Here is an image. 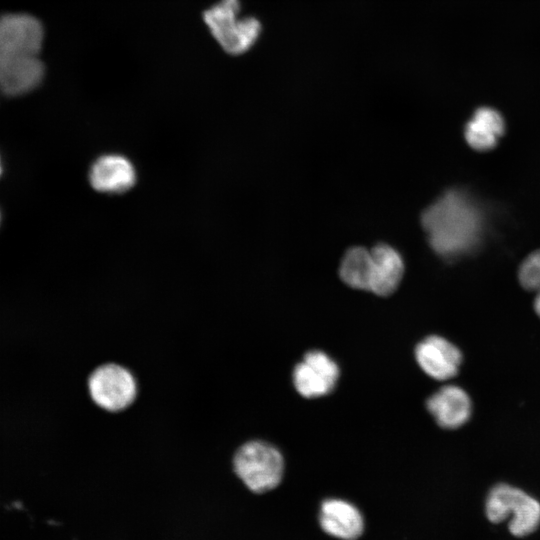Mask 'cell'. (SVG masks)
Wrapping results in <instances>:
<instances>
[{
    "instance_id": "cell-9",
    "label": "cell",
    "mask_w": 540,
    "mask_h": 540,
    "mask_svg": "<svg viewBox=\"0 0 540 540\" xmlns=\"http://www.w3.org/2000/svg\"><path fill=\"white\" fill-rule=\"evenodd\" d=\"M427 409L439 426L456 429L469 420L472 403L464 389L445 385L428 398Z\"/></svg>"
},
{
    "instance_id": "cell-14",
    "label": "cell",
    "mask_w": 540,
    "mask_h": 540,
    "mask_svg": "<svg viewBox=\"0 0 540 540\" xmlns=\"http://www.w3.org/2000/svg\"><path fill=\"white\" fill-rule=\"evenodd\" d=\"M370 266V250L360 246L352 247L341 260L340 278L351 288L368 291Z\"/></svg>"
},
{
    "instance_id": "cell-6",
    "label": "cell",
    "mask_w": 540,
    "mask_h": 540,
    "mask_svg": "<svg viewBox=\"0 0 540 540\" xmlns=\"http://www.w3.org/2000/svg\"><path fill=\"white\" fill-rule=\"evenodd\" d=\"M92 400L107 411H121L136 397V381L129 370L118 364H104L96 368L88 379Z\"/></svg>"
},
{
    "instance_id": "cell-13",
    "label": "cell",
    "mask_w": 540,
    "mask_h": 540,
    "mask_svg": "<svg viewBox=\"0 0 540 540\" xmlns=\"http://www.w3.org/2000/svg\"><path fill=\"white\" fill-rule=\"evenodd\" d=\"M505 130L501 114L489 107L477 109L468 120L464 136L470 147L477 151L494 148Z\"/></svg>"
},
{
    "instance_id": "cell-7",
    "label": "cell",
    "mask_w": 540,
    "mask_h": 540,
    "mask_svg": "<svg viewBox=\"0 0 540 540\" xmlns=\"http://www.w3.org/2000/svg\"><path fill=\"white\" fill-rule=\"evenodd\" d=\"M339 378V367L326 353L318 350L305 354L293 371L297 392L305 398H317L330 393Z\"/></svg>"
},
{
    "instance_id": "cell-17",
    "label": "cell",
    "mask_w": 540,
    "mask_h": 540,
    "mask_svg": "<svg viewBox=\"0 0 540 540\" xmlns=\"http://www.w3.org/2000/svg\"><path fill=\"white\" fill-rule=\"evenodd\" d=\"M0 173H1V165H0Z\"/></svg>"
},
{
    "instance_id": "cell-10",
    "label": "cell",
    "mask_w": 540,
    "mask_h": 540,
    "mask_svg": "<svg viewBox=\"0 0 540 540\" xmlns=\"http://www.w3.org/2000/svg\"><path fill=\"white\" fill-rule=\"evenodd\" d=\"M370 251L368 291L378 296H388L398 288L403 278V258L398 250L386 243L376 244Z\"/></svg>"
},
{
    "instance_id": "cell-8",
    "label": "cell",
    "mask_w": 540,
    "mask_h": 540,
    "mask_svg": "<svg viewBox=\"0 0 540 540\" xmlns=\"http://www.w3.org/2000/svg\"><path fill=\"white\" fill-rule=\"evenodd\" d=\"M415 358L428 376L439 381L453 378L462 363L461 351L453 343L438 335L423 339L416 346Z\"/></svg>"
},
{
    "instance_id": "cell-3",
    "label": "cell",
    "mask_w": 540,
    "mask_h": 540,
    "mask_svg": "<svg viewBox=\"0 0 540 540\" xmlns=\"http://www.w3.org/2000/svg\"><path fill=\"white\" fill-rule=\"evenodd\" d=\"M240 8L239 0H220L203 15L213 37L230 55H241L250 50L262 31L257 18L240 17Z\"/></svg>"
},
{
    "instance_id": "cell-2",
    "label": "cell",
    "mask_w": 540,
    "mask_h": 540,
    "mask_svg": "<svg viewBox=\"0 0 540 540\" xmlns=\"http://www.w3.org/2000/svg\"><path fill=\"white\" fill-rule=\"evenodd\" d=\"M421 224L430 247L450 260L473 250L483 231V217L475 201L456 189L429 205L421 215Z\"/></svg>"
},
{
    "instance_id": "cell-11",
    "label": "cell",
    "mask_w": 540,
    "mask_h": 540,
    "mask_svg": "<svg viewBox=\"0 0 540 540\" xmlns=\"http://www.w3.org/2000/svg\"><path fill=\"white\" fill-rule=\"evenodd\" d=\"M91 186L104 193H120L130 189L136 180L133 164L117 154L98 158L89 172Z\"/></svg>"
},
{
    "instance_id": "cell-5",
    "label": "cell",
    "mask_w": 540,
    "mask_h": 540,
    "mask_svg": "<svg viewBox=\"0 0 540 540\" xmlns=\"http://www.w3.org/2000/svg\"><path fill=\"white\" fill-rule=\"evenodd\" d=\"M233 467L236 475L251 491L264 493L281 482L284 460L273 445L255 440L243 444L236 451Z\"/></svg>"
},
{
    "instance_id": "cell-4",
    "label": "cell",
    "mask_w": 540,
    "mask_h": 540,
    "mask_svg": "<svg viewBox=\"0 0 540 540\" xmlns=\"http://www.w3.org/2000/svg\"><path fill=\"white\" fill-rule=\"evenodd\" d=\"M485 511L492 523L510 518L509 530L517 537L534 532L540 524V503L523 490L509 484L494 486L487 495Z\"/></svg>"
},
{
    "instance_id": "cell-12",
    "label": "cell",
    "mask_w": 540,
    "mask_h": 540,
    "mask_svg": "<svg viewBox=\"0 0 540 540\" xmlns=\"http://www.w3.org/2000/svg\"><path fill=\"white\" fill-rule=\"evenodd\" d=\"M319 522L327 534L343 540L357 539L364 529L359 510L354 505L339 499L323 502Z\"/></svg>"
},
{
    "instance_id": "cell-1",
    "label": "cell",
    "mask_w": 540,
    "mask_h": 540,
    "mask_svg": "<svg viewBox=\"0 0 540 540\" xmlns=\"http://www.w3.org/2000/svg\"><path fill=\"white\" fill-rule=\"evenodd\" d=\"M43 39V26L34 16L24 13L0 16V91L3 94L24 95L41 83Z\"/></svg>"
},
{
    "instance_id": "cell-16",
    "label": "cell",
    "mask_w": 540,
    "mask_h": 540,
    "mask_svg": "<svg viewBox=\"0 0 540 540\" xmlns=\"http://www.w3.org/2000/svg\"><path fill=\"white\" fill-rule=\"evenodd\" d=\"M534 310L536 314L540 317V291L536 293V297L534 299Z\"/></svg>"
},
{
    "instance_id": "cell-15",
    "label": "cell",
    "mask_w": 540,
    "mask_h": 540,
    "mask_svg": "<svg viewBox=\"0 0 540 540\" xmlns=\"http://www.w3.org/2000/svg\"><path fill=\"white\" fill-rule=\"evenodd\" d=\"M518 279L524 289L535 293L540 291V250L524 259L518 270Z\"/></svg>"
}]
</instances>
